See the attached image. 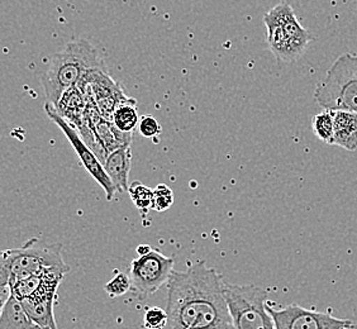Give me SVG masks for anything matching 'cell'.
Wrapping results in <instances>:
<instances>
[{
	"instance_id": "6da1fadb",
	"label": "cell",
	"mask_w": 357,
	"mask_h": 329,
	"mask_svg": "<svg viewBox=\"0 0 357 329\" xmlns=\"http://www.w3.org/2000/svg\"><path fill=\"white\" fill-rule=\"evenodd\" d=\"M223 277L204 261L172 271L167 282V328L234 329L223 291Z\"/></svg>"
},
{
	"instance_id": "7a4b0ae2",
	"label": "cell",
	"mask_w": 357,
	"mask_h": 329,
	"mask_svg": "<svg viewBox=\"0 0 357 329\" xmlns=\"http://www.w3.org/2000/svg\"><path fill=\"white\" fill-rule=\"evenodd\" d=\"M104 68L100 54L89 41H71L51 57L46 72L42 76V86L47 103L55 105L62 94L76 86L84 75L93 69Z\"/></svg>"
},
{
	"instance_id": "3957f363",
	"label": "cell",
	"mask_w": 357,
	"mask_h": 329,
	"mask_svg": "<svg viewBox=\"0 0 357 329\" xmlns=\"http://www.w3.org/2000/svg\"><path fill=\"white\" fill-rule=\"evenodd\" d=\"M270 51L278 61L296 62L307 51L313 36L301 24L291 6L282 1L264 15Z\"/></svg>"
},
{
	"instance_id": "277c9868",
	"label": "cell",
	"mask_w": 357,
	"mask_h": 329,
	"mask_svg": "<svg viewBox=\"0 0 357 329\" xmlns=\"http://www.w3.org/2000/svg\"><path fill=\"white\" fill-rule=\"evenodd\" d=\"M314 99L323 109L357 113V54H344L317 85Z\"/></svg>"
},
{
	"instance_id": "5b68a950",
	"label": "cell",
	"mask_w": 357,
	"mask_h": 329,
	"mask_svg": "<svg viewBox=\"0 0 357 329\" xmlns=\"http://www.w3.org/2000/svg\"><path fill=\"white\" fill-rule=\"evenodd\" d=\"M223 291L234 329H275L266 309L268 293L264 289L252 284L223 282Z\"/></svg>"
},
{
	"instance_id": "8992f818",
	"label": "cell",
	"mask_w": 357,
	"mask_h": 329,
	"mask_svg": "<svg viewBox=\"0 0 357 329\" xmlns=\"http://www.w3.org/2000/svg\"><path fill=\"white\" fill-rule=\"evenodd\" d=\"M61 243H46L38 238L28 240L20 248L4 251L10 284L48 268H70L62 259Z\"/></svg>"
},
{
	"instance_id": "52a82bcc",
	"label": "cell",
	"mask_w": 357,
	"mask_h": 329,
	"mask_svg": "<svg viewBox=\"0 0 357 329\" xmlns=\"http://www.w3.org/2000/svg\"><path fill=\"white\" fill-rule=\"evenodd\" d=\"M174 271V259L151 250L132 261L130 268L131 290L139 300L155 294L164 284L169 282Z\"/></svg>"
},
{
	"instance_id": "ba28073f",
	"label": "cell",
	"mask_w": 357,
	"mask_h": 329,
	"mask_svg": "<svg viewBox=\"0 0 357 329\" xmlns=\"http://www.w3.org/2000/svg\"><path fill=\"white\" fill-rule=\"evenodd\" d=\"M268 314L274 321L275 329H356V324L350 319H342L310 309L290 304L284 308H270Z\"/></svg>"
},
{
	"instance_id": "9c48e42d",
	"label": "cell",
	"mask_w": 357,
	"mask_h": 329,
	"mask_svg": "<svg viewBox=\"0 0 357 329\" xmlns=\"http://www.w3.org/2000/svg\"><path fill=\"white\" fill-rule=\"evenodd\" d=\"M45 110L47 113L48 118L52 122H55L56 125H59L60 130L63 132V135L68 137L73 148L75 150L76 155L79 156L82 164L85 167V170L89 172L90 176L103 188L105 195H107V200L112 201L114 199L116 192H117L116 188L113 185V183L110 181L108 174L104 170L103 164L100 162V160L98 158L96 153L90 150L89 146L84 142L83 138L80 137V135H79V132L71 124L68 123L61 116H59L55 108L47 102L45 104Z\"/></svg>"
},
{
	"instance_id": "30bf717a",
	"label": "cell",
	"mask_w": 357,
	"mask_h": 329,
	"mask_svg": "<svg viewBox=\"0 0 357 329\" xmlns=\"http://www.w3.org/2000/svg\"><path fill=\"white\" fill-rule=\"evenodd\" d=\"M59 286L60 282L47 280L32 296L20 300L27 316L42 328L59 329L54 314Z\"/></svg>"
},
{
	"instance_id": "8fae6325",
	"label": "cell",
	"mask_w": 357,
	"mask_h": 329,
	"mask_svg": "<svg viewBox=\"0 0 357 329\" xmlns=\"http://www.w3.org/2000/svg\"><path fill=\"white\" fill-rule=\"evenodd\" d=\"M52 107L55 108L57 114L61 116L68 123L71 124L77 132H80L88 125L85 118L86 100L82 90L77 86H73L66 90L59 99V102Z\"/></svg>"
},
{
	"instance_id": "7c38bea8",
	"label": "cell",
	"mask_w": 357,
	"mask_h": 329,
	"mask_svg": "<svg viewBox=\"0 0 357 329\" xmlns=\"http://www.w3.org/2000/svg\"><path fill=\"white\" fill-rule=\"evenodd\" d=\"M103 166L117 192H128V178L132 166L131 146H121L108 153Z\"/></svg>"
},
{
	"instance_id": "4fadbf2b",
	"label": "cell",
	"mask_w": 357,
	"mask_h": 329,
	"mask_svg": "<svg viewBox=\"0 0 357 329\" xmlns=\"http://www.w3.org/2000/svg\"><path fill=\"white\" fill-rule=\"evenodd\" d=\"M333 112V141L332 144L346 151L357 150V113L350 110H332Z\"/></svg>"
},
{
	"instance_id": "5bb4252c",
	"label": "cell",
	"mask_w": 357,
	"mask_h": 329,
	"mask_svg": "<svg viewBox=\"0 0 357 329\" xmlns=\"http://www.w3.org/2000/svg\"><path fill=\"white\" fill-rule=\"evenodd\" d=\"M0 329H45L37 323L33 322L24 309L21 302L10 295L7 304L0 316Z\"/></svg>"
},
{
	"instance_id": "9a60e30c",
	"label": "cell",
	"mask_w": 357,
	"mask_h": 329,
	"mask_svg": "<svg viewBox=\"0 0 357 329\" xmlns=\"http://www.w3.org/2000/svg\"><path fill=\"white\" fill-rule=\"evenodd\" d=\"M112 124L116 130L126 133V135H133V132L137 130L138 118L137 103L135 99H130L127 102L118 105L112 116Z\"/></svg>"
},
{
	"instance_id": "2e32d148",
	"label": "cell",
	"mask_w": 357,
	"mask_h": 329,
	"mask_svg": "<svg viewBox=\"0 0 357 329\" xmlns=\"http://www.w3.org/2000/svg\"><path fill=\"white\" fill-rule=\"evenodd\" d=\"M312 128L317 137L324 144H332L333 141V112L330 109H323L312 119Z\"/></svg>"
},
{
	"instance_id": "e0dca14e",
	"label": "cell",
	"mask_w": 357,
	"mask_h": 329,
	"mask_svg": "<svg viewBox=\"0 0 357 329\" xmlns=\"http://www.w3.org/2000/svg\"><path fill=\"white\" fill-rule=\"evenodd\" d=\"M128 194L131 197L133 204L142 212L151 209L153 192L150 188L144 186L141 181H133L128 186Z\"/></svg>"
},
{
	"instance_id": "ac0fdd59",
	"label": "cell",
	"mask_w": 357,
	"mask_h": 329,
	"mask_svg": "<svg viewBox=\"0 0 357 329\" xmlns=\"http://www.w3.org/2000/svg\"><path fill=\"white\" fill-rule=\"evenodd\" d=\"M105 293L109 295L110 298H118L126 294L131 290V277L130 274H126L122 271H116L114 277L104 285Z\"/></svg>"
},
{
	"instance_id": "d6986e66",
	"label": "cell",
	"mask_w": 357,
	"mask_h": 329,
	"mask_svg": "<svg viewBox=\"0 0 357 329\" xmlns=\"http://www.w3.org/2000/svg\"><path fill=\"white\" fill-rule=\"evenodd\" d=\"M151 209L158 213L166 212L174 203L172 190L166 184H158L153 190Z\"/></svg>"
},
{
	"instance_id": "ffe728a7",
	"label": "cell",
	"mask_w": 357,
	"mask_h": 329,
	"mask_svg": "<svg viewBox=\"0 0 357 329\" xmlns=\"http://www.w3.org/2000/svg\"><path fill=\"white\" fill-rule=\"evenodd\" d=\"M10 295H12V290H10V282H9V271L4 259V251H0V316Z\"/></svg>"
},
{
	"instance_id": "44dd1931",
	"label": "cell",
	"mask_w": 357,
	"mask_h": 329,
	"mask_svg": "<svg viewBox=\"0 0 357 329\" xmlns=\"http://www.w3.org/2000/svg\"><path fill=\"white\" fill-rule=\"evenodd\" d=\"M144 328L164 329L167 326V313L164 309L152 307L146 309L144 316Z\"/></svg>"
},
{
	"instance_id": "7402d4cb",
	"label": "cell",
	"mask_w": 357,
	"mask_h": 329,
	"mask_svg": "<svg viewBox=\"0 0 357 329\" xmlns=\"http://www.w3.org/2000/svg\"><path fill=\"white\" fill-rule=\"evenodd\" d=\"M137 128L141 136L146 138H155L162 130L161 124L158 123V119L152 116H144V117L139 118Z\"/></svg>"
},
{
	"instance_id": "603a6c76",
	"label": "cell",
	"mask_w": 357,
	"mask_h": 329,
	"mask_svg": "<svg viewBox=\"0 0 357 329\" xmlns=\"http://www.w3.org/2000/svg\"><path fill=\"white\" fill-rule=\"evenodd\" d=\"M151 250V247L149 246V245H139L136 251H137V254H139V256H142V254H149Z\"/></svg>"
}]
</instances>
